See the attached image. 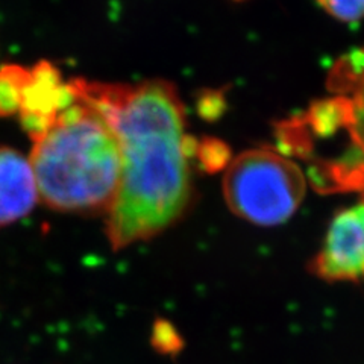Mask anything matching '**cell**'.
Returning <instances> with one entry per match:
<instances>
[{"mask_svg":"<svg viewBox=\"0 0 364 364\" xmlns=\"http://www.w3.org/2000/svg\"><path fill=\"white\" fill-rule=\"evenodd\" d=\"M116 134L122 151V178L107 213L114 250L149 240L178 222L191 200L184 107L166 81L136 85L68 82Z\"/></svg>","mask_w":364,"mask_h":364,"instance_id":"1","label":"cell"},{"mask_svg":"<svg viewBox=\"0 0 364 364\" xmlns=\"http://www.w3.org/2000/svg\"><path fill=\"white\" fill-rule=\"evenodd\" d=\"M31 140L28 159L44 205L79 214L111 210L122 178V151L93 107L73 93L70 104Z\"/></svg>","mask_w":364,"mask_h":364,"instance_id":"2","label":"cell"},{"mask_svg":"<svg viewBox=\"0 0 364 364\" xmlns=\"http://www.w3.org/2000/svg\"><path fill=\"white\" fill-rule=\"evenodd\" d=\"M230 210L250 223L275 226L289 220L305 196V176L291 159L270 149L235 156L223 176Z\"/></svg>","mask_w":364,"mask_h":364,"instance_id":"3","label":"cell"},{"mask_svg":"<svg viewBox=\"0 0 364 364\" xmlns=\"http://www.w3.org/2000/svg\"><path fill=\"white\" fill-rule=\"evenodd\" d=\"M317 278L354 281L363 277V203L338 213L329 225L325 245L311 263Z\"/></svg>","mask_w":364,"mask_h":364,"instance_id":"4","label":"cell"},{"mask_svg":"<svg viewBox=\"0 0 364 364\" xmlns=\"http://www.w3.org/2000/svg\"><path fill=\"white\" fill-rule=\"evenodd\" d=\"M73 93L63 82L61 73L50 63H40L29 68L25 85L21 88L17 114L23 128L32 136L41 132L56 112L70 104Z\"/></svg>","mask_w":364,"mask_h":364,"instance_id":"5","label":"cell"},{"mask_svg":"<svg viewBox=\"0 0 364 364\" xmlns=\"http://www.w3.org/2000/svg\"><path fill=\"white\" fill-rule=\"evenodd\" d=\"M38 200L29 159L0 146V226L14 223L32 211Z\"/></svg>","mask_w":364,"mask_h":364,"instance_id":"6","label":"cell"},{"mask_svg":"<svg viewBox=\"0 0 364 364\" xmlns=\"http://www.w3.org/2000/svg\"><path fill=\"white\" fill-rule=\"evenodd\" d=\"M29 68L17 64L0 67V116L17 114L21 88L25 85Z\"/></svg>","mask_w":364,"mask_h":364,"instance_id":"7","label":"cell"},{"mask_svg":"<svg viewBox=\"0 0 364 364\" xmlns=\"http://www.w3.org/2000/svg\"><path fill=\"white\" fill-rule=\"evenodd\" d=\"M317 2L326 13L345 23H354L363 14V0H317Z\"/></svg>","mask_w":364,"mask_h":364,"instance_id":"8","label":"cell"},{"mask_svg":"<svg viewBox=\"0 0 364 364\" xmlns=\"http://www.w3.org/2000/svg\"><path fill=\"white\" fill-rule=\"evenodd\" d=\"M200 161L207 166V167H213V168H220L228 158V151L225 146H220L219 141H213L211 144H203L200 147Z\"/></svg>","mask_w":364,"mask_h":364,"instance_id":"9","label":"cell"}]
</instances>
